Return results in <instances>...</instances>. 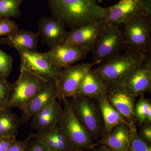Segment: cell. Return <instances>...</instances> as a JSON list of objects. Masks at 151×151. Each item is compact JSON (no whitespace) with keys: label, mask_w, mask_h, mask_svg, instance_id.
Returning <instances> with one entry per match:
<instances>
[{"label":"cell","mask_w":151,"mask_h":151,"mask_svg":"<svg viewBox=\"0 0 151 151\" xmlns=\"http://www.w3.org/2000/svg\"><path fill=\"white\" fill-rule=\"evenodd\" d=\"M53 17L71 29L91 22L102 19L105 8L97 4L96 0H48Z\"/></svg>","instance_id":"obj_1"},{"label":"cell","mask_w":151,"mask_h":151,"mask_svg":"<svg viewBox=\"0 0 151 151\" xmlns=\"http://www.w3.org/2000/svg\"><path fill=\"white\" fill-rule=\"evenodd\" d=\"M149 54L125 51L92 70L108 88L122 86Z\"/></svg>","instance_id":"obj_2"},{"label":"cell","mask_w":151,"mask_h":151,"mask_svg":"<svg viewBox=\"0 0 151 151\" xmlns=\"http://www.w3.org/2000/svg\"><path fill=\"white\" fill-rule=\"evenodd\" d=\"M63 108L57 127L73 149L87 150L95 147L93 139L80 124L73 113L72 100H63Z\"/></svg>","instance_id":"obj_3"},{"label":"cell","mask_w":151,"mask_h":151,"mask_svg":"<svg viewBox=\"0 0 151 151\" xmlns=\"http://www.w3.org/2000/svg\"><path fill=\"white\" fill-rule=\"evenodd\" d=\"M122 30L126 52L149 54L151 48V18L141 15L123 25Z\"/></svg>","instance_id":"obj_4"},{"label":"cell","mask_w":151,"mask_h":151,"mask_svg":"<svg viewBox=\"0 0 151 151\" xmlns=\"http://www.w3.org/2000/svg\"><path fill=\"white\" fill-rule=\"evenodd\" d=\"M123 49L124 39L120 27L105 23L91 50L93 62L102 64L121 54Z\"/></svg>","instance_id":"obj_5"},{"label":"cell","mask_w":151,"mask_h":151,"mask_svg":"<svg viewBox=\"0 0 151 151\" xmlns=\"http://www.w3.org/2000/svg\"><path fill=\"white\" fill-rule=\"evenodd\" d=\"M141 15L151 18V0H120L105 8L102 19L105 23L120 27Z\"/></svg>","instance_id":"obj_6"},{"label":"cell","mask_w":151,"mask_h":151,"mask_svg":"<svg viewBox=\"0 0 151 151\" xmlns=\"http://www.w3.org/2000/svg\"><path fill=\"white\" fill-rule=\"evenodd\" d=\"M19 76L12 84L10 93L6 105V110L20 108L47 82L27 70L20 69Z\"/></svg>","instance_id":"obj_7"},{"label":"cell","mask_w":151,"mask_h":151,"mask_svg":"<svg viewBox=\"0 0 151 151\" xmlns=\"http://www.w3.org/2000/svg\"><path fill=\"white\" fill-rule=\"evenodd\" d=\"M72 100L76 117L93 140L97 139L102 135L103 130V119L98 105L89 97H76Z\"/></svg>","instance_id":"obj_8"},{"label":"cell","mask_w":151,"mask_h":151,"mask_svg":"<svg viewBox=\"0 0 151 151\" xmlns=\"http://www.w3.org/2000/svg\"><path fill=\"white\" fill-rule=\"evenodd\" d=\"M97 64V63L93 62L83 63L62 68L55 80L58 98L63 100L75 98L84 76Z\"/></svg>","instance_id":"obj_9"},{"label":"cell","mask_w":151,"mask_h":151,"mask_svg":"<svg viewBox=\"0 0 151 151\" xmlns=\"http://www.w3.org/2000/svg\"><path fill=\"white\" fill-rule=\"evenodd\" d=\"M17 50L20 58V69L29 71L47 82L55 81L62 68L51 64L44 53L22 49Z\"/></svg>","instance_id":"obj_10"},{"label":"cell","mask_w":151,"mask_h":151,"mask_svg":"<svg viewBox=\"0 0 151 151\" xmlns=\"http://www.w3.org/2000/svg\"><path fill=\"white\" fill-rule=\"evenodd\" d=\"M57 88L55 81H49L20 108L22 113L20 118V124L26 123L29 119L56 101Z\"/></svg>","instance_id":"obj_11"},{"label":"cell","mask_w":151,"mask_h":151,"mask_svg":"<svg viewBox=\"0 0 151 151\" xmlns=\"http://www.w3.org/2000/svg\"><path fill=\"white\" fill-rule=\"evenodd\" d=\"M104 24L102 19L71 29L68 33L64 43L78 47L88 53L91 52Z\"/></svg>","instance_id":"obj_12"},{"label":"cell","mask_w":151,"mask_h":151,"mask_svg":"<svg viewBox=\"0 0 151 151\" xmlns=\"http://www.w3.org/2000/svg\"><path fill=\"white\" fill-rule=\"evenodd\" d=\"M109 103L124 117L130 125L136 126L137 121L135 115L136 98L123 86L108 88L106 95Z\"/></svg>","instance_id":"obj_13"},{"label":"cell","mask_w":151,"mask_h":151,"mask_svg":"<svg viewBox=\"0 0 151 151\" xmlns=\"http://www.w3.org/2000/svg\"><path fill=\"white\" fill-rule=\"evenodd\" d=\"M136 98L144 96L151 89V56L147 59L132 73L122 85Z\"/></svg>","instance_id":"obj_14"},{"label":"cell","mask_w":151,"mask_h":151,"mask_svg":"<svg viewBox=\"0 0 151 151\" xmlns=\"http://www.w3.org/2000/svg\"><path fill=\"white\" fill-rule=\"evenodd\" d=\"M40 36L42 37V43L50 49L64 43L68 32L66 25L53 17H43L38 23Z\"/></svg>","instance_id":"obj_15"},{"label":"cell","mask_w":151,"mask_h":151,"mask_svg":"<svg viewBox=\"0 0 151 151\" xmlns=\"http://www.w3.org/2000/svg\"><path fill=\"white\" fill-rule=\"evenodd\" d=\"M44 53L51 64L61 68L73 65L88 54L78 47L65 43L55 46Z\"/></svg>","instance_id":"obj_16"},{"label":"cell","mask_w":151,"mask_h":151,"mask_svg":"<svg viewBox=\"0 0 151 151\" xmlns=\"http://www.w3.org/2000/svg\"><path fill=\"white\" fill-rule=\"evenodd\" d=\"M130 125L127 122L117 125L108 134L103 136L95 146L103 145L114 151H129Z\"/></svg>","instance_id":"obj_17"},{"label":"cell","mask_w":151,"mask_h":151,"mask_svg":"<svg viewBox=\"0 0 151 151\" xmlns=\"http://www.w3.org/2000/svg\"><path fill=\"white\" fill-rule=\"evenodd\" d=\"M62 114L61 105L55 101L31 118V126L37 132L49 129L56 125Z\"/></svg>","instance_id":"obj_18"},{"label":"cell","mask_w":151,"mask_h":151,"mask_svg":"<svg viewBox=\"0 0 151 151\" xmlns=\"http://www.w3.org/2000/svg\"><path fill=\"white\" fill-rule=\"evenodd\" d=\"M40 34L30 31L21 29L19 28L11 35L0 37V44L8 45L17 49L36 51Z\"/></svg>","instance_id":"obj_19"},{"label":"cell","mask_w":151,"mask_h":151,"mask_svg":"<svg viewBox=\"0 0 151 151\" xmlns=\"http://www.w3.org/2000/svg\"><path fill=\"white\" fill-rule=\"evenodd\" d=\"M108 90V86L92 69L82 79L76 92V97L94 99L99 95H107Z\"/></svg>","instance_id":"obj_20"},{"label":"cell","mask_w":151,"mask_h":151,"mask_svg":"<svg viewBox=\"0 0 151 151\" xmlns=\"http://www.w3.org/2000/svg\"><path fill=\"white\" fill-rule=\"evenodd\" d=\"M94 99L100 108L103 119V136L109 134L117 125L126 122L123 116L109 103L106 95H99Z\"/></svg>","instance_id":"obj_21"},{"label":"cell","mask_w":151,"mask_h":151,"mask_svg":"<svg viewBox=\"0 0 151 151\" xmlns=\"http://www.w3.org/2000/svg\"><path fill=\"white\" fill-rule=\"evenodd\" d=\"M33 137L37 139L49 151H71L73 150L56 125L49 129L33 134Z\"/></svg>","instance_id":"obj_22"},{"label":"cell","mask_w":151,"mask_h":151,"mask_svg":"<svg viewBox=\"0 0 151 151\" xmlns=\"http://www.w3.org/2000/svg\"><path fill=\"white\" fill-rule=\"evenodd\" d=\"M11 110H0V138H16L20 123L15 114Z\"/></svg>","instance_id":"obj_23"},{"label":"cell","mask_w":151,"mask_h":151,"mask_svg":"<svg viewBox=\"0 0 151 151\" xmlns=\"http://www.w3.org/2000/svg\"><path fill=\"white\" fill-rule=\"evenodd\" d=\"M22 1L23 0H0V18H17L20 17V6Z\"/></svg>","instance_id":"obj_24"},{"label":"cell","mask_w":151,"mask_h":151,"mask_svg":"<svg viewBox=\"0 0 151 151\" xmlns=\"http://www.w3.org/2000/svg\"><path fill=\"white\" fill-rule=\"evenodd\" d=\"M130 128L129 151H151L150 145L141 137L136 126L130 125Z\"/></svg>","instance_id":"obj_25"},{"label":"cell","mask_w":151,"mask_h":151,"mask_svg":"<svg viewBox=\"0 0 151 151\" xmlns=\"http://www.w3.org/2000/svg\"><path fill=\"white\" fill-rule=\"evenodd\" d=\"M151 104L150 100L141 96L137 103L135 104V112L137 122L140 125L145 124L147 115Z\"/></svg>","instance_id":"obj_26"},{"label":"cell","mask_w":151,"mask_h":151,"mask_svg":"<svg viewBox=\"0 0 151 151\" xmlns=\"http://www.w3.org/2000/svg\"><path fill=\"white\" fill-rule=\"evenodd\" d=\"M13 58L0 48V78L7 79L13 68Z\"/></svg>","instance_id":"obj_27"},{"label":"cell","mask_w":151,"mask_h":151,"mask_svg":"<svg viewBox=\"0 0 151 151\" xmlns=\"http://www.w3.org/2000/svg\"><path fill=\"white\" fill-rule=\"evenodd\" d=\"M19 29L18 25L10 18H0V37L11 35Z\"/></svg>","instance_id":"obj_28"},{"label":"cell","mask_w":151,"mask_h":151,"mask_svg":"<svg viewBox=\"0 0 151 151\" xmlns=\"http://www.w3.org/2000/svg\"><path fill=\"white\" fill-rule=\"evenodd\" d=\"M12 84L7 79L0 78V110H4L6 108Z\"/></svg>","instance_id":"obj_29"},{"label":"cell","mask_w":151,"mask_h":151,"mask_svg":"<svg viewBox=\"0 0 151 151\" xmlns=\"http://www.w3.org/2000/svg\"><path fill=\"white\" fill-rule=\"evenodd\" d=\"M32 138L33 134L31 133L24 140H17L16 139H15L6 151H26L28 144Z\"/></svg>","instance_id":"obj_30"},{"label":"cell","mask_w":151,"mask_h":151,"mask_svg":"<svg viewBox=\"0 0 151 151\" xmlns=\"http://www.w3.org/2000/svg\"><path fill=\"white\" fill-rule=\"evenodd\" d=\"M139 132H138L141 137L145 142L150 145L151 143V124H144L141 125Z\"/></svg>","instance_id":"obj_31"},{"label":"cell","mask_w":151,"mask_h":151,"mask_svg":"<svg viewBox=\"0 0 151 151\" xmlns=\"http://www.w3.org/2000/svg\"><path fill=\"white\" fill-rule=\"evenodd\" d=\"M26 151H49L37 139L33 137L30 140Z\"/></svg>","instance_id":"obj_32"},{"label":"cell","mask_w":151,"mask_h":151,"mask_svg":"<svg viewBox=\"0 0 151 151\" xmlns=\"http://www.w3.org/2000/svg\"><path fill=\"white\" fill-rule=\"evenodd\" d=\"M16 138H0V151H6L11 143Z\"/></svg>","instance_id":"obj_33"},{"label":"cell","mask_w":151,"mask_h":151,"mask_svg":"<svg viewBox=\"0 0 151 151\" xmlns=\"http://www.w3.org/2000/svg\"><path fill=\"white\" fill-rule=\"evenodd\" d=\"M100 147H95V146L93 148L89 149L86 151H114L107 146L103 145H100Z\"/></svg>","instance_id":"obj_34"},{"label":"cell","mask_w":151,"mask_h":151,"mask_svg":"<svg viewBox=\"0 0 151 151\" xmlns=\"http://www.w3.org/2000/svg\"><path fill=\"white\" fill-rule=\"evenodd\" d=\"M71 151H86L85 150H83V149H73Z\"/></svg>","instance_id":"obj_35"},{"label":"cell","mask_w":151,"mask_h":151,"mask_svg":"<svg viewBox=\"0 0 151 151\" xmlns=\"http://www.w3.org/2000/svg\"><path fill=\"white\" fill-rule=\"evenodd\" d=\"M102 1H103V0H97V1H98V2L99 3L102 2Z\"/></svg>","instance_id":"obj_36"}]
</instances>
